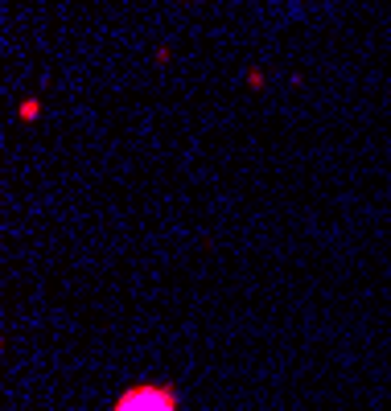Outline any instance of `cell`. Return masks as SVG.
<instances>
[{
	"label": "cell",
	"instance_id": "7a4b0ae2",
	"mask_svg": "<svg viewBox=\"0 0 391 411\" xmlns=\"http://www.w3.org/2000/svg\"><path fill=\"white\" fill-rule=\"evenodd\" d=\"M17 116H21V119H33V116H38V99H29V103H21V107H17Z\"/></svg>",
	"mask_w": 391,
	"mask_h": 411
},
{
	"label": "cell",
	"instance_id": "6da1fadb",
	"mask_svg": "<svg viewBox=\"0 0 391 411\" xmlns=\"http://www.w3.org/2000/svg\"><path fill=\"white\" fill-rule=\"evenodd\" d=\"M112 411H177V391L161 387V383H140L119 395Z\"/></svg>",
	"mask_w": 391,
	"mask_h": 411
}]
</instances>
